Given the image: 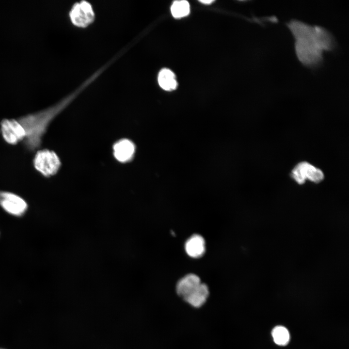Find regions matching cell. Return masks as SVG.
Wrapping results in <instances>:
<instances>
[{"label": "cell", "instance_id": "2", "mask_svg": "<svg viewBox=\"0 0 349 349\" xmlns=\"http://www.w3.org/2000/svg\"><path fill=\"white\" fill-rule=\"evenodd\" d=\"M70 101V98H66L48 108L17 118L25 130L26 136L23 143L28 151H34L41 146L51 123Z\"/></svg>", "mask_w": 349, "mask_h": 349}, {"label": "cell", "instance_id": "6", "mask_svg": "<svg viewBox=\"0 0 349 349\" xmlns=\"http://www.w3.org/2000/svg\"><path fill=\"white\" fill-rule=\"evenodd\" d=\"M0 206L8 213L16 216L22 215L28 205L19 195L14 193L0 190Z\"/></svg>", "mask_w": 349, "mask_h": 349}, {"label": "cell", "instance_id": "8", "mask_svg": "<svg viewBox=\"0 0 349 349\" xmlns=\"http://www.w3.org/2000/svg\"><path fill=\"white\" fill-rule=\"evenodd\" d=\"M136 151V146L132 141L122 139L117 141L113 145V155L120 162L127 163L132 160Z\"/></svg>", "mask_w": 349, "mask_h": 349}, {"label": "cell", "instance_id": "10", "mask_svg": "<svg viewBox=\"0 0 349 349\" xmlns=\"http://www.w3.org/2000/svg\"><path fill=\"white\" fill-rule=\"evenodd\" d=\"M209 296V290L208 286L201 283L183 301L190 306L194 309L202 307L206 302Z\"/></svg>", "mask_w": 349, "mask_h": 349}, {"label": "cell", "instance_id": "12", "mask_svg": "<svg viewBox=\"0 0 349 349\" xmlns=\"http://www.w3.org/2000/svg\"><path fill=\"white\" fill-rule=\"evenodd\" d=\"M158 82L163 90L168 91L175 89L177 85L174 74L167 68H164L159 72Z\"/></svg>", "mask_w": 349, "mask_h": 349}, {"label": "cell", "instance_id": "3", "mask_svg": "<svg viewBox=\"0 0 349 349\" xmlns=\"http://www.w3.org/2000/svg\"><path fill=\"white\" fill-rule=\"evenodd\" d=\"M34 169L45 177L56 174L62 166L61 159L55 152L48 149L37 151L33 159Z\"/></svg>", "mask_w": 349, "mask_h": 349}, {"label": "cell", "instance_id": "5", "mask_svg": "<svg viewBox=\"0 0 349 349\" xmlns=\"http://www.w3.org/2000/svg\"><path fill=\"white\" fill-rule=\"evenodd\" d=\"M291 176L300 185L304 184L307 179L318 183L324 177V174L321 170L306 161L297 164L292 170Z\"/></svg>", "mask_w": 349, "mask_h": 349}, {"label": "cell", "instance_id": "9", "mask_svg": "<svg viewBox=\"0 0 349 349\" xmlns=\"http://www.w3.org/2000/svg\"><path fill=\"white\" fill-rule=\"evenodd\" d=\"M200 278L196 274L190 273L180 279L176 284L177 295L184 300L201 283Z\"/></svg>", "mask_w": 349, "mask_h": 349}, {"label": "cell", "instance_id": "11", "mask_svg": "<svg viewBox=\"0 0 349 349\" xmlns=\"http://www.w3.org/2000/svg\"><path fill=\"white\" fill-rule=\"evenodd\" d=\"M185 249L187 254L191 257L197 258L201 257L205 253L206 243L201 236L194 234L186 241Z\"/></svg>", "mask_w": 349, "mask_h": 349}, {"label": "cell", "instance_id": "16", "mask_svg": "<svg viewBox=\"0 0 349 349\" xmlns=\"http://www.w3.org/2000/svg\"></svg>", "mask_w": 349, "mask_h": 349}, {"label": "cell", "instance_id": "14", "mask_svg": "<svg viewBox=\"0 0 349 349\" xmlns=\"http://www.w3.org/2000/svg\"><path fill=\"white\" fill-rule=\"evenodd\" d=\"M272 335L274 342L279 345H286L289 340V333L287 330L283 326L275 327L272 332Z\"/></svg>", "mask_w": 349, "mask_h": 349}, {"label": "cell", "instance_id": "4", "mask_svg": "<svg viewBox=\"0 0 349 349\" xmlns=\"http://www.w3.org/2000/svg\"><path fill=\"white\" fill-rule=\"evenodd\" d=\"M0 131L4 141L14 145L23 142L25 138V132L17 118H4L0 123Z\"/></svg>", "mask_w": 349, "mask_h": 349}, {"label": "cell", "instance_id": "13", "mask_svg": "<svg viewBox=\"0 0 349 349\" xmlns=\"http://www.w3.org/2000/svg\"><path fill=\"white\" fill-rule=\"evenodd\" d=\"M190 4L186 0H177L173 2L171 11L175 18H181L187 16L190 13Z\"/></svg>", "mask_w": 349, "mask_h": 349}, {"label": "cell", "instance_id": "1", "mask_svg": "<svg viewBox=\"0 0 349 349\" xmlns=\"http://www.w3.org/2000/svg\"><path fill=\"white\" fill-rule=\"evenodd\" d=\"M295 39L296 56L301 64L310 68L322 64L324 51L333 50L336 42L333 35L324 27L310 25L297 19L286 23Z\"/></svg>", "mask_w": 349, "mask_h": 349}, {"label": "cell", "instance_id": "7", "mask_svg": "<svg viewBox=\"0 0 349 349\" xmlns=\"http://www.w3.org/2000/svg\"><path fill=\"white\" fill-rule=\"evenodd\" d=\"M72 22L76 26L84 27L92 23L95 14L91 5L86 1L75 4L70 13Z\"/></svg>", "mask_w": 349, "mask_h": 349}, {"label": "cell", "instance_id": "15", "mask_svg": "<svg viewBox=\"0 0 349 349\" xmlns=\"http://www.w3.org/2000/svg\"><path fill=\"white\" fill-rule=\"evenodd\" d=\"M199 1L203 4H210L211 3L213 2L214 1L212 0H200Z\"/></svg>", "mask_w": 349, "mask_h": 349}]
</instances>
